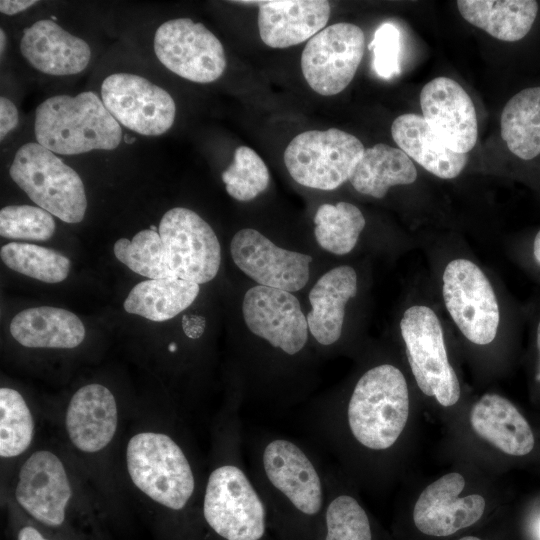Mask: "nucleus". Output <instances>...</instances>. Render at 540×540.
<instances>
[{"label": "nucleus", "instance_id": "14", "mask_svg": "<svg viewBox=\"0 0 540 540\" xmlns=\"http://www.w3.org/2000/svg\"><path fill=\"white\" fill-rule=\"evenodd\" d=\"M242 312L250 332L286 357H295L304 350L309 331L307 318L291 292L254 286L244 295Z\"/></svg>", "mask_w": 540, "mask_h": 540}, {"label": "nucleus", "instance_id": "26", "mask_svg": "<svg viewBox=\"0 0 540 540\" xmlns=\"http://www.w3.org/2000/svg\"><path fill=\"white\" fill-rule=\"evenodd\" d=\"M417 170L399 148L379 143L365 149L349 181L356 191L383 198L389 188L415 182Z\"/></svg>", "mask_w": 540, "mask_h": 540}, {"label": "nucleus", "instance_id": "1", "mask_svg": "<svg viewBox=\"0 0 540 540\" xmlns=\"http://www.w3.org/2000/svg\"><path fill=\"white\" fill-rule=\"evenodd\" d=\"M408 416L406 379L396 366L385 363L359 377L340 409L316 404L305 413L304 424L324 449L346 434L358 447L379 453L396 444Z\"/></svg>", "mask_w": 540, "mask_h": 540}, {"label": "nucleus", "instance_id": "41", "mask_svg": "<svg viewBox=\"0 0 540 540\" xmlns=\"http://www.w3.org/2000/svg\"><path fill=\"white\" fill-rule=\"evenodd\" d=\"M536 343H537V349H538V365H537L536 379L540 383V321L537 327Z\"/></svg>", "mask_w": 540, "mask_h": 540}, {"label": "nucleus", "instance_id": "17", "mask_svg": "<svg viewBox=\"0 0 540 540\" xmlns=\"http://www.w3.org/2000/svg\"><path fill=\"white\" fill-rule=\"evenodd\" d=\"M465 479L458 472L443 475L428 485L413 510L416 528L430 536H449L475 524L483 515L485 499L479 494L459 497Z\"/></svg>", "mask_w": 540, "mask_h": 540}, {"label": "nucleus", "instance_id": "22", "mask_svg": "<svg viewBox=\"0 0 540 540\" xmlns=\"http://www.w3.org/2000/svg\"><path fill=\"white\" fill-rule=\"evenodd\" d=\"M475 433L505 454L525 456L535 445L533 431L519 410L505 397L487 393L472 406Z\"/></svg>", "mask_w": 540, "mask_h": 540}, {"label": "nucleus", "instance_id": "39", "mask_svg": "<svg viewBox=\"0 0 540 540\" xmlns=\"http://www.w3.org/2000/svg\"><path fill=\"white\" fill-rule=\"evenodd\" d=\"M17 540H50L33 526H23L17 533Z\"/></svg>", "mask_w": 540, "mask_h": 540}, {"label": "nucleus", "instance_id": "32", "mask_svg": "<svg viewBox=\"0 0 540 540\" xmlns=\"http://www.w3.org/2000/svg\"><path fill=\"white\" fill-rule=\"evenodd\" d=\"M0 256L8 268L45 283L62 282L69 274L66 256L35 244L8 243L1 247Z\"/></svg>", "mask_w": 540, "mask_h": 540}, {"label": "nucleus", "instance_id": "2", "mask_svg": "<svg viewBox=\"0 0 540 540\" xmlns=\"http://www.w3.org/2000/svg\"><path fill=\"white\" fill-rule=\"evenodd\" d=\"M116 258L150 279L180 278L198 285L215 278L221 248L212 227L196 212L175 207L162 217L158 232L139 231L114 244Z\"/></svg>", "mask_w": 540, "mask_h": 540}, {"label": "nucleus", "instance_id": "7", "mask_svg": "<svg viewBox=\"0 0 540 540\" xmlns=\"http://www.w3.org/2000/svg\"><path fill=\"white\" fill-rule=\"evenodd\" d=\"M365 148L354 135L330 128L295 136L284 151L290 176L302 186L333 190L348 181Z\"/></svg>", "mask_w": 540, "mask_h": 540}, {"label": "nucleus", "instance_id": "44", "mask_svg": "<svg viewBox=\"0 0 540 540\" xmlns=\"http://www.w3.org/2000/svg\"><path fill=\"white\" fill-rule=\"evenodd\" d=\"M459 540H481V539L475 536H466V537L460 538Z\"/></svg>", "mask_w": 540, "mask_h": 540}, {"label": "nucleus", "instance_id": "31", "mask_svg": "<svg viewBox=\"0 0 540 540\" xmlns=\"http://www.w3.org/2000/svg\"><path fill=\"white\" fill-rule=\"evenodd\" d=\"M36 422L24 397L9 387L0 388V456L3 460L23 455L35 436Z\"/></svg>", "mask_w": 540, "mask_h": 540}, {"label": "nucleus", "instance_id": "9", "mask_svg": "<svg viewBox=\"0 0 540 540\" xmlns=\"http://www.w3.org/2000/svg\"><path fill=\"white\" fill-rule=\"evenodd\" d=\"M443 299L447 311L472 343L486 345L497 334L500 311L494 289L472 261L458 258L443 273Z\"/></svg>", "mask_w": 540, "mask_h": 540}, {"label": "nucleus", "instance_id": "8", "mask_svg": "<svg viewBox=\"0 0 540 540\" xmlns=\"http://www.w3.org/2000/svg\"><path fill=\"white\" fill-rule=\"evenodd\" d=\"M400 331L420 390L444 407L455 405L460 398V383L449 363L443 330L435 312L424 305L409 307L401 318Z\"/></svg>", "mask_w": 540, "mask_h": 540}, {"label": "nucleus", "instance_id": "40", "mask_svg": "<svg viewBox=\"0 0 540 540\" xmlns=\"http://www.w3.org/2000/svg\"><path fill=\"white\" fill-rule=\"evenodd\" d=\"M533 255L538 264H540V230L535 236L533 244Z\"/></svg>", "mask_w": 540, "mask_h": 540}, {"label": "nucleus", "instance_id": "25", "mask_svg": "<svg viewBox=\"0 0 540 540\" xmlns=\"http://www.w3.org/2000/svg\"><path fill=\"white\" fill-rule=\"evenodd\" d=\"M456 3L467 22L507 42L525 37L538 12L534 0H458Z\"/></svg>", "mask_w": 540, "mask_h": 540}, {"label": "nucleus", "instance_id": "19", "mask_svg": "<svg viewBox=\"0 0 540 540\" xmlns=\"http://www.w3.org/2000/svg\"><path fill=\"white\" fill-rule=\"evenodd\" d=\"M19 48L34 69L52 76L78 74L91 59V49L86 41L49 19L36 21L25 28Z\"/></svg>", "mask_w": 540, "mask_h": 540}, {"label": "nucleus", "instance_id": "23", "mask_svg": "<svg viewBox=\"0 0 540 540\" xmlns=\"http://www.w3.org/2000/svg\"><path fill=\"white\" fill-rule=\"evenodd\" d=\"M395 143L428 172L442 179H453L465 168L468 155L449 149L434 133L423 116L408 113L392 123Z\"/></svg>", "mask_w": 540, "mask_h": 540}, {"label": "nucleus", "instance_id": "35", "mask_svg": "<svg viewBox=\"0 0 540 540\" xmlns=\"http://www.w3.org/2000/svg\"><path fill=\"white\" fill-rule=\"evenodd\" d=\"M373 54V69L384 79L400 74L401 34L396 25L384 22L374 33L369 44Z\"/></svg>", "mask_w": 540, "mask_h": 540}, {"label": "nucleus", "instance_id": "11", "mask_svg": "<svg viewBox=\"0 0 540 540\" xmlns=\"http://www.w3.org/2000/svg\"><path fill=\"white\" fill-rule=\"evenodd\" d=\"M365 50V35L352 23L330 25L308 40L301 55V70L318 94L342 92L352 81Z\"/></svg>", "mask_w": 540, "mask_h": 540}, {"label": "nucleus", "instance_id": "6", "mask_svg": "<svg viewBox=\"0 0 540 540\" xmlns=\"http://www.w3.org/2000/svg\"><path fill=\"white\" fill-rule=\"evenodd\" d=\"M12 180L40 208L66 223L83 220L87 198L78 173L39 143H26L9 169Z\"/></svg>", "mask_w": 540, "mask_h": 540}, {"label": "nucleus", "instance_id": "10", "mask_svg": "<svg viewBox=\"0 0 540 540\" xmlns=\"http://www.w3.org/2000/svg\"><path fill=\"white\" fill-rule=\"evenodd\" d=\"M158 60L176 75L196 83L217 80L226 68L219 39L202 23L189 18L164 22L154 36Z\"/></svg>", "mask_w": 540, "mask_h": 540}, {"label": "nucleus", "instance_id": "28", "mask_svg": "<svg viewBox=\"0 0 540 540\" xmlns=\"http://www.w3.org/2000/svg\"><path fill=\"white\" fill-rule=\"evenodd\" d=\"M501 136L508 149L523 160L540 154V86L515 94L501 114Z\"/></svg>", "mask_w": 540, "mask_h": 540}, {"label": "nucleus", "instance_id": "16", "mask_svg": "<svg viewBox=\"0 0 540 540\" xmlns=\"http://www.w3.org/2000/svg\"><path fill=\"white\" fill-rule=\"evenodd\" d=\"M423 118L451 150L467 154L478 136L474 104L462 86L448 77L428 82L420 94Z\"/></svg>", "mask_w": 540, "mask_h": 540}, {"label": "nucleus", "instance_id": "5", "mask_svg": "<svg viewBox=\"0 0 540 540\" xmlns=\"http://www.w3.org/2000/svg\"><path fill=\"white\" fill-rule=\"evenodd\" d=\"M34 131L37 143L61 155L113 150L122 139L119 123L92 91L44 100L36 108Z\"/></svg>", "mask_w": 540, "mask_h": 540}, {"label": "nucleus", "instance_id": "43", "mask_svg": "<svg viewBox=\"0 0 540 540\" xmlns=\"http://www.w3.org/2000/svg\"><path fill=\"white\" fill-rule=\"evenodd\" d=\"M168 349H169L170 352H175L176 349H177L176 343H174V342L170 343L169 346H168Z\"/></svg>", "mask_w": 540, "mask_h": 540}, {"label": "nucleus", "instance_id": "27", "mask_svg": "<svg viewBox=\"0 0 540 540\" xmlns=\"http://www.w3.org/2000/svg\"><path fill=\"white\" fill-rule=\"evenodd\" d=\"M199 289L198 284L180 278L148 279L132 288L123 306L130 314L162 322L188 308Z\"/></svg>", "mask_w": 540, "mask_h": 540}, {"label": "nucleus", "instance_id": "12", "mask_svg": "<svg viewBox=\"0 0 540 540\" xmlns=\"http://www.w3.org/2000/svg\"><path fill=\"white\" fill-rule=\"evenodd\" d=\"M74 496L70 472L63 459L49 449L32 452L20 466L14 498L34 520L61 527Z\"/></svg>", "mask_w": 540, "mask_h": 540}, {"label": "nucleus", "instance_id": "13", "mask_svg": "<svg viewBox=\"0 0 540 540\" xmlns=\"http://www.w3.org/2000/svg\"><path fill=\"white\" fill-rule=\"evenodd\" d=\"M101 100L118 123L141 135H161L175 120L176 106L171 95L135 74L106 77L101 85Z\"/></svg>", "mask_w": 540, "mask_h": 540}, {"label": "nucleus", "instance_id": "29", "mask_svg": "<svg viewBox=\"0 0 540 540\" xmlns=\"http://www.w3.org/2000/svg\"><path fill=\"white\" fill-rule=\"evenodd\" d=\"M327 487L321 540H372L367 512L355 496L339 487L330 471H327Z\"/></svg>", "mask_w": 540, "mask_h": 540}, {"label": "nucleus", "instance_id": "20", "mask_svg": "<svg viewBox=\"0 0 540 540\" xmlns=\"http://www.w3.org/2000/svg\"><path fill=\"white\" fill-rule=\"evenodd\" d=\"M259 7L262 41L272 48H287L311 39L328 22L330 4L324 0L242 1Z\"/></svg>", "mask_w": 540, "mask_h": 540}, {"label": "nucleus", "instance_id": "30", "mask_svg": "<svg viewBox=\"0 0 540 540\" xmlns=\"http://www.w3.org/2000/svg\"><path fill=\"white\" fill-rule=\"evenodd\" d=\"M314 223V234L320 247L335 255H345L357 244L366 221L358 207L338 202L319 206Z\"/></svg>", "mask_w": 540, "mask_h": 540}, {"label": "nucleus", "instance_id": "33", "mask_svg": "<svg viewBox=\"0 0 540 540\" xmlns=\"http://www.w3.org/2000/svg\"><path fill=\"white\" fill-rule=\"evenodd\" d=\"M227 193L238 201L256 198L269 185V170L261 157L247 146L235 149L233 161L222 173Z\"/></svg>", "mask_w": 540, "mask_h": 540}, {"label": "nucleus", "instance_id": "38", "mask_svg": "<svg viewBox=\"0 0 540 540\" xmlns=\"http://www.w3.org/2000/svg\"><path fill=\"white\" fill-rule=\"evenodd\" d=\"M37 3L35 0H1L0 11L6 15H14Z\"/></svg>", "mask_w": 540, "mask_h": 540}, {"label": "nucleus", "instance_id": "15", "mask_svg": "<svg viewBox=\"0 0 540 540\" xmlns=\"http://www.w3.org/2000/svg\"><path fill=\"white\" fill-rule=\"evenodd\" d=\"M230 253L235 265L259 285L293 293L309 280L311 256L281 248L256 229L239 230Z\"/></svg>", "mask_w": 540, "mask_h": 540}, {"label": "nucleus", "instance_id": "18", "mask_svg": "<svg viewBox=\"0 0 540 540\" xmlns=\"http://www.w3.org/2000/svg\"><path fill=\"white\" fill-rule=\"evenodd\" d=\"M118 406L104 385L91 383L71 397L64 415V427L71 445L84 454H97L113 440L118 427Z\"/></svg>", "mask_w": 540, "mask_h": 540}, {"label": "nucleus", "instance_id": "24", "mask_svg": "<svg viewBox=\"0 0 540 540\" xmlns=\"http://www.w3.org/2000/svg\"><path fill=\"white\" fill-rule=\"evenodd\" d=\"M10 333L24 347L72 349L84 341L85 327L66 309L42 306L15 315Z\"/></svg>", "mask_w": 540, "mask_h": 540}, {"label": "nucleus", "instance_id": "4", "mask_svg": "<svg viewBox=\"0 0 540 540\" xmlns=\"http://www.w3.org/2000/svg\"><path fill=\"white\" fill-rule=\"evenodd\" d=\"M125 465L133 485L169 511L184 512L197 496H202L190 452L166 432L142 431L131 436Z\"/></svg>", "mask_w": 540, "mask_h": 540}, {"label": "nucleus", "instance_id": "37", "mask_svg": "<svg viewBox=\"0 0 540 540\" xmlns=\"http://www.w3.org/2000/svg\"><path fill=\"white\" fill-rule=\"evenodd\" d=\"M182 329L187 337L198 339L204 333L205 319L202 316L185 315L182 318Z\"/></svg>", "mask_w": 540, "mask_h": 540}, {"label": "nucleus", "instance_id": "34", "mask_svg": "<svg viewBox=\"0 0 540 540\" xmlns=\"http://www.w3.org/2000/svg\"><path fill=\"white\" fill-rule=\"evenodd\" d=\"M48 211L30 205H9L0 211V235L8 239L46 241L55 232Z\"/></svg>", "mask_w": 540, "mask_h": 540}, {"label": "nucleus", "instance_id": "21", "mask_svg": "<svg viewBox=\"0 0 540 540\" xmlns=\"http://www.w3.org/2000/svg\"><path fill=\"white\" fill-rule=\"evenodd\" d=\"M357 294V274L351 266L335 267L309 292L312 310L306 316L309 332L322 346L335 344L342 335L345 306Z\"/></svg>", "mask_w": 540, "mask_h": 540}, {"label": "nucleus", "instance_id": "36", "mask_svg": "<svg viewBox=\"0 0 540 540\" xmlns=\"http://www.w3.org/2000/svg\"><path fill=\"white\" fill-rule=\"evenodd\" d=\"M19 122L18 110L14 103L6 97L0 98V138L12 131Z\"/></svg>", "mask_w": 540, "mask_h": 540}, {"label": "nucleus", "instance_id": "3", "mask_svg": "<svg viewBox=\"0 0 540 540\" xmlns=\"http://www.w3.org/2000/svg\"><path fill=\"white\" fill-rule=\"evenodd\" d=\"M251 477L268 514L282 523H322L327 503V468L305 444L265 434L250 446Z\"/></svg>", "mask_w": 540, "mask_h": 540}, {"label": "nucleus", "instance_id": "42", "mask_svg": "<svg viewBox=\"0 0 540 540\" xmlns=\"http://www.w3.org/2000/svg\"><path fill=\"white\" fill-rule=\"evenodd\" d=\"M5 43H6V35H5V32L3 29H0V48H1V54L3 53L4 51V48H5Z\"/></svg>", "mask_w": 540, "mask_h": 540}]
</instances>
